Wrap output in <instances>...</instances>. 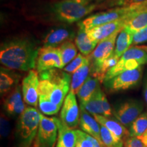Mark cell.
<instances>
[{
    "label": "cell",
    "mask_w": 147,
    "mask_h": 147,
    "mask_svg": "<svg viewBox=\"0 0 147 147\" xmlns=\"http://www.w3.org/2000/svg\"><path fill=\"white\" fill-rule=\"evenodd\" d=\"M0 133H1V138L8 137L9 134L11 131V126L10 123V121L4 114H1V119H0Z\"/></svg>",
    "instance_id": "cell-32"
},
{
    "label": "cell",
    "mask_w": 147,
    "mask_h": 147,
    "mask_svg": "<svg viewBox=\"0 0 147 147\" xmlns=\"http://www.w3.org/2000/svg\"><path fill=\"white\" fill-rule=\"evenodd\" d=\"M29 147H44V146H42L41 144H40L39 143L37 142L36 140H35L34 142H33V144L31 145L30 146H29Z\"/></svg>",
    "instance_id": "cell-41"
},
{
    "label": "cell",
    "mask_w": 147,
    "mask_h": 147,
    "mask_svg": "<svg viewBox=\"0 0 147 147\" xmlns=\"http://www.w3.org/2000/svg\"><path fill=\"white\" fill-rule=\"evenodd\" d=\"M102 90L101 89L100 86H99L92 95L90 100L83 106H80V107L85 109L92 116L95 115H103L102 108Z\"/></svg>",
    "instance_id": "cell-25"
},
{
    "label": "cell",
    "mask_w": 147,
    "mask_h": 147,
    "mask_svg": "<svg viewBox=\"0 0 147 147\" xmlns=\"http://www.w3.org/2000/svg\"><path fill=\"white\" fill-rule=\"evenodd\" d=\"M20 75L12 69L1 67L0 71V93L1 96L8 94L18 85Z\"/></svg>",
    "instance_id": "cell-19"
},
{
    "label": "cell",
    "mask_w": 147,
    "mask_h": 147,
    "mask_svg": "<svg viewBox=\"0 0 147 147\" xmlns=\"http://www.w3.org/2000/svg\"><path fill=\"white\" fill-rule=\"evenodd\" d=\"M147 129V112L143 113L129 126V136L139 137Z\"/></svg>",
    "instance_id": "cell-27"
},
{
    "label": "cell",
    "mask_w": 147,
    "mask_h": 147,
    "mask_svg": "<svg viewBox=\"0 0 147 147\" xmlns=\"http://www.w3.org/2000/svg\"><path fill=\"white\" fill-rule=\"evenodd\" d=\"M89 1H91V3H96L97 5H99L100 3H103L104 2H105L107 0H89Z\"/></svg>",
    "instance_id": "cell-40"
},
{
    "label": "cell",
    "mask_w": 147,
    "mask_h": 147,
    "mask_svg": "<svg viewBox=\"0 0 147 147\" xmlns=\"http://www.w3.org/2000/svg\"><path fill=\"white\" fill-rule=\"evenodd\" d=\"M100 80L97 78L91 75L89 76L77 93L80 106H83L90 100L97 88L100 86Z\"/></svg>",
    "instance_id": "cell-23"
},
{
    "label": "cell",
    "mask_w": 147,
    "mask_h": 147,
    "mask_svg": "<svg viewBox=\"0 0 147 147\" xmlns=\"http://www.w3.org/2000/svg\"><path fill=\"white\" fill-rule=\"evenodd\" d=\"M134 33L124 27L119 32L116 40L115 54L121 58V57L129 49V47L133 44Z\"/></svg>",
    "instance_id": "cell-24"
},
{
    "label": "cell",
    "mask_w": 147,
    "mask_h": 147,
    "mask_svg": "<svg viewBox=\"0 0 147 147\" xmlns=\"http://www.w3.org/2000/svg\"><path fill=\"white\" fill-rule=\"evenodd\" d=\"M58 123L56 117H45L40 113V121L36 140L44 147H54L57 138Z\"/></svg>",
    "instance_id": "cell-8"
},
{
    "label": "cell",
    "mask_w": 147,
    "mask_h": 147,
    "mask_svg": "<svg viewBox=\"0 0 147 147\" xmlns=\"http://www.w3.org/2000/svg\"><path fill=\"white\" fill-rule=\"evenodd\" d=\"M76 140L75 147H93V142L89 134L80 129H76Z\"/></svg>",
    "instance_id": "cell-31"
},
{
    "label": "cell",
    "mask_w": 147,
    "mask_h": 147,
    "mask_svg": "<svg viewBox=\"0 0 147 147\" xmlns=\"http://www.w3.org/2000/svg\"><path fill=\"white\" fill-rule=\"evenodd\" d=\"M86 59L87 57L84 56L81 53L78 54L70 63H69L64 67L63 70L68 74H74L83 64Z\"/></svg>",
    "instance_id": "cell-30"
},
{
    "label": "cell",
    "mask_w": 147,
    "mask_h": 147,
    "mask_svg": "<svg viewBox=\"0 0 147 147\" xmlns=\"http://www.w3.org/2000/svg\"><path fill=\"white\" fill-rule=\"evenodd\" d=\"M39 82L40 78L38 71L32 69L29 71V73L23 78L22 82V92L24 102L33 107H36L38 104Z\"/></svg>",
    "instance_id": "cell-13"
},
{
    "label": "cell",
    "mask_w": 147,
    "mask_h": 147,
    "mask_svg": "<svg viewBox=\"0 0 147 147\" xmlns=\"http://www.w3.org/2000/svg\"><path fill=\"white\" fill-rule=\"evenodd\" d=\"M142 71V66L132 70L123 71L107 81L104 82L105 89L111 93L133 89L140 82Z\"/></svg>",
    "instance_id": "cell-6"
},
{
    "label": "cell",
    "mask_w": 147,
    "mask_h": 147,
    "mask_svg": "<svg viewBox=\"0 0 147 147\" xmlns=\"http://www.w3.org/2000/svg\"><path fill=\"white\" fill-rule=\"evenodd\" d=\"M93 117L99 123L107 128L118 138L123 140L124 139L126 140L129 137V131L127 129L117 120H113L109 117L100 115H93Z\"/></svg>",
    "instance_id": "cell-18"
},
{
    "label": "cell",
    "mask_w": 147,
    "mask_h": 147,
    "mask_svg": "<svg viewBox=\"0 0 147 147\" xmlns=\"http://www.w3.org/2000/svg\"><path fill=\"white\" fill-rule=\"evenodd\" d=\"M102 108L103 112V115L107 117H110L113 115L112 113V109L110 108V104L108 102V100L106 97L105 93L103 92L102 95Z\"/></svg>",
    "instance_id": "cell-35"
},
{
    "label": "cell",
    "mask_w": 147,
    "mask_h": 147,
    "mask_svg": "<svg viewBox=\"0 0 147 147\" xmlns=\"http://www.w3.org/2000/svg\"><path fill=\"white\" fill-rule=\"evenodd\" d=\"M127 0H107L102 3L103 8L113 6H123Z\"/></svg>",
    "instance_id": "cell-36"
},
{
    "label": "cell",
    "mask_w": 147,
    "mask_h": 147,
    "mask_svg": "<svg viewBox=\"0 0 147 147\" xmlns=\"http://www.w3.org/2000/svg\"><path fill=\"white\" fill-rule=\"evenodd\" d=\"M100 134L103 144L106 147H123V140L114 136L107 128L102 125H100Z\"/></svg>",
    "instance_id": "cell-28"
},
{
    "label": "cell",
    "mask_w": 147,
    "mask_h": 147,
    "mask_svg": "<svg viewBox=\"0 0 147 147\" xmlns=\"http://www.w3.org/2000/svg\"><path fill=\"white\" fill-rule=\"evenodd\" d=\"M57 145L60 147H75L76 140V131L64 124L61 119H57Z\"/></svg>",
    "instance_id": "cell-21"
},
{
    "label": "cell",
    "mask_w": 147,
    "mask_h": 147,
    "mask_svg": "<svg viewBox=\"0 0 147 147\" xmlns=\"http://www.w3.org/2000/svg\"><path fill=\"white\" fill-rule=\"evenodd\" d=\"M119 32L115 33L97 44L96 48L89 56L91 63V71H94L109 57L115 51L116 40Z\"/></svg>",
    "instance_id": "cell-11"
},
{
    "label": "cell",
    "mask_w": 147,
    "mask_h": 147,
    "mask_svg": "<svg viewBox=\"0 0 147 147\" xmlns=\"http://www.w3.org/2000/svg\"><path fill=\"white\" fill-rule=\"evenodd\" d=\"M79 125L84 132L96 138L99 142L103 144L100 134V124L82 107H80Z\"/></svg>",
    "instance_id": "cell-17"
},
{
    "label": "cell",
    "mask_w": 147,
    "mask_h": 147,
    "mask_svg": "<svg viewBox=\"0 0 147 147\" xmlns=\"http://www.w3.org/2000/svg\"><path fill=\"white\" fill-rule=\"evenodd\" d=\"M40 48L36 40L18 36L3 41L0 47V62L12 70L30 71L36 67Z\"/></svg>",
    "instance_id": "cell-1"
},
{
    "label": "cell",
    "mask_w": 147,
    "mask_h": 147,
    "mask_svg": "<svg viewBox=\"0 0 147 147\" xmlns=\"http://www.w3.org/2000/svg\"><path fill=\"white\" fill-rule=\"evenodd\" d=\"M123 147H147L137 137H129L124 142Z\"/></svg>",
    "instance_id": "cell-34"
},
{
    "label": "cell",
    "mask_w": 147,
    "mask_h": 147,
    "mask_svg": "<svg viewBox=\"0 0 147 147\" xmlns=\"http://www.w3.org/2000/svg\"><path fill=\"white\" fill-rule=\"evenodd\" d=\"M138 138L140 140L142 141V142L147 146V129L142 136H139Z\"/></svg>",
    "instance_id": "cell-39"
},
{
    "label": "cell",
    "mask_w": 147,
    "mask_h": 147,
    "mask_svg": "<svg viewBox=\"0 0 147 147\" xmlns=\"http://www.w3.org/2000/svg\"><path fill=\"white\" fill-rule=\"evenodd\" d=\"M146 4H147V2H146Z\"/></svg>",
    "instance_id": "cell-44"
},
{
    "label": "cell",
    "mask_w": 147,
    "mask_h": 147,
    "mask_svg": "<svg viewBox=\"0 0 147 147\" xmlns=\"http://www.w3.org/2000/svg\"><path fill=\"white\" fill-rule=\"evenodd\" d=\"M147 26L146 2L140 3L138 8L129 16L125 27L134 34Z\"/></svg>",
    "instance_id": "cell-16"
},
{
    "label": "cell",
    "mask_w": 147,
    "mask_h": 147,
    "mask_svg": "<svg viewBox=\"0 0 147 147\" xmlns=\"http://www.w3.org/2000/svg\"><path fill=\"white\" fill-rule=\"evenodd\" d=\"M3 108L7 114L12 117L21 115L25 110V105L23 100L21 85H18L8 93L3 103Z\"/></svg>",
    "instance_id": "cell-15"
},
{
    "label": "cell",
    "mask_w": 147,
    "mask_h": 147,
    "mask_svg": "<svg viewBox=\"0 0 147 147\" xmlns=\"http://www.w3.org/2000/svg\"><path fill=\"white\" fill-rule=\"evenodd\" d=\"M38 105H39L40 111L47 115H56L61 107L51 102L50 99L48 97L44 96H39Z\"/></svg>",
    "instance_id": "cell-29"
},
{
    "label": "cell",
    "mask_w": 147,
    "mask_h": 147,
    "mask_svg": "<svg viewBox=\"0 0 147 147\" xmlns=\"http://www.w3.org/2000/svg\"><path fill=\"white\" fill-rule=\"evenodd\" d=\"M147 42V26L134 34L133 44L135 45Z\"/></svg>",
    "instance_id": "cell-33"
},
{
    "label": "cell",
    "mask_w": 147,
    "mask_h": 147,
    "mask_svg": "<svg viewBox=\"0 0 147 147\" xmlns=\"http://www.w3.org/2000/svg\"><path fill=\"white\" fill-rule=\"evenodd\" d=\"M56 147H60L59 146V145H57V146H56Z\"/></svg>",
    "instance_id": "cell-43"
},
{
    "label": "cell",
    "mask_w": 147,
    "mask_h": 147,
    "mask_svg": "<svg viewBox=\"0 0 147 147\" xmlns=\"http://www.w3.org/2000/svg\"><path fill=\"white\" fill-rule=\"evenodd\" d=\"M90 72H91V63L88 56L83 64L71 76L70 91L77 95L79 89L89 77Z\"/></svg>",
    "instance_id": "cell-20"
},
{
    "label": "cell",
    "mask_w": 147,
    "mask_h": 147,
    "mask_svg": "<svg viewBox=\"0 0 147 147\" xmlns=\"http://www.w3.org/2000/svg\"><path fill=\"white\" fill-rule=\"evenodd\" d=\"M40 113L33 107H27L20 115L16 134L19 147H29L36 140L39 128Z\"/></svg>",
    "instance_id": "cell-3"
},
{
    "label": "cell",
    "mask_w": 147,
    "mask_h": 147,
    "mask_svg": "<svg viewBox=\"0 0 147 147\" xmlns=\"http://www.w3.org/2000/svg\"><path fill=\"white\" fill-rule=\"evenodd\" d=\"M145 2H147V0H127V1H126L125 5L140 4V3H142Z\"/></svg>",
    "instance_id": "cell-38"
},
{
    "label": "cell",
    "mask_w": 147,
    "mask_h": 147,
    "mask_svg": "<svg viewBox=\"0 0 147 147\" xmlns=\"http://www.w3.org/2000/svg\"><path fill=\"white\" fill-rule=\"evenodd\" d=\"M147 64V53L141 47H132L128 49L112 69L106 74L104 82L113 78L123 71L132 70Z\"/></svg>",
    "instance_id": "cell-4"
},
{
    "label": "cell",
    "mask_w": 147,
    "mask_h": 147,
    "mask_svg": "<svg viewBox=\"0 0 147 147\" xmlns=\"http://www.w3.org/2000/svg\"><path fill=\"white\" fill-rule=\"evenodd\" d=\"M61 120L69 127L74 129L79 124L80 113L76 94L69 91L66 96L61 112Z\"/></svg>",
    "instance_id": "cell-14"
},
{
    "label": "cell",
    "mask_w": 147,
    "mask_h": 147,
    "mask_svg": "<svg viewBox=\"0 0 147 147\" xmlns=\"http://www.w3.org/2000/svg\"><path fill=\"white\" fill-rule=\"evenodd\" d=\"M77 33L74 28L68 24H62L51 28L44 36V47H56L67 41H72Z\"/></svg>",
    "instance_id": "cell-9"
},
{
    "label": "cell",
    "mask_w": 147,
    "mask_h": 147,
    "mask_svg": "<svg viewBox=\"0 0 147 147\" xmlns=\"http://www.w3.org/2000/svg\"><path fill=\"white\" fill-rule=\"evenodd\" d=\"M142 47L144 49L145 51H146V52L147 53V46H144V47Z\"/></svg>",
    "instance_id": "cell-42"
},
{
    "label": "cell",
    "mask_w": 147,
    "mask_h": 147,
    "mask_svg": "<svg viewBox=\"0 0 147 147\" xmlns=\"http://www.w3.org/2000/svg\"><path fill=\"white\" fill-rule=\"evenodd\" d=\"M78 28L75 38V44L80 53L84 56L88 57L95 50L97 44L89 39L85 29L80 26H78Z\"/></svg>",
    "instance_id": "cell-22"
},
{
    "label": "cell",
    "mask_w": 147,
    "mask_h": 147,
    "mask_svg": "<svg viewBox=\"0 0 147 147\" xmlns=\"http://www.w3.org/2000/svg\"><path fill=\"white\" fill-rule=\"evenodd\" d=\"M143 97H144V102L147 106V73L145 76L144 80V85H143Z\"/></svg>",
    "instance_id": "cell-37"
},
{
    "label": "cell",
    "mask_w": 147,
    "mask_h": 147,
    "mask_svg": "<svg viewBox=\"0 0 147 147\" xmlns=\"http://www.w3.org/2000/svg\"><path fill=\"white\" fill-rule=\"evenodd\" d=\"M143 109L144 106L142 102L129 100L119 104L114 110L113 115L121 124L125 127H129L142 114Z\"/></svg>",
    "instance_id": "cell-7"
},
{
    "label": "cell",
    "mask_w": 147,
    "mask_h": 147,
    "mask_svg": "<svg viewBox=\"0 0 147 147\" xmlns=\"http://www.w3.org/2000/svg\"><path fill=\"white\" fill-rule=\"evenodd\" d=\"M139 4H134L115 7L104 12L92 14L82 21L78 22V25L86 29V31H87L93 27L118 21L121 18L126 17L134 10H136Z\"/></svg>",
    "instance_id": "cell-5"
},
{
    "label": "cell",
    "mask_w": 147,
    "mask_h": 147,
    "mask_svg": "<svg viewBox=\"0 0 147 147\" xmlns=\"http://www.w3.org/2000/svg\"><path fill=\"white\" fill-rule=\"evenodd\" d=\"M130 14H129L126 17L118 20V21L93 27V28L87 30V35L89 39L91 41L98 44L102 40L106 39L108 37L115 34V33L120 32L125 26L127 18Z\"/></svg>",
    "instance_id": "cell-12"
},
{
    "label": "cell",
    "mask_w": 147,
    "mask_h": 147,
    "mask_svg": "<svg viewBox=\"0 0 147 147\" xmlns=\"http://www.w3.org/2000/svg\"><path fill=\"white\" fill-rule=\"evenodd\" d=\"M97 5L89 0H60L49 4L46 11L52 21L70 25L89 14Z\"/></svg>",
    "instance_id": "cell-2"
},
{
    "label": "cell",
    "mask_w": 147,
    "mask_h": 147,
    "mask_svg": "<svg viewBox=\"0 0 147 147\" xmlns=\"http://www.w3.org/2000/svg\"><path fill=\"white\" fill-rule=\"evenodd\" d=\"M63 67H65L76 57L77 48L72 41H67L58 47Z\"/></svg>",
    "instance_id": "cell-26"
},
{
    "label": "cell",
    "mask_w": 147,
    "mask_h": 147,
    "mask_svg": "<svg viewBox=\"0 0 147 147\" xmlns=\"http://www.w3.org/2000/svg\"><path fill=\"white\" fill-rule=\"evenodd\" d=\"M54 68H63L58 48L51 47L40 48L37 58V71L40 73Z\"/></svg>",
    "instance_id": "cell-10"
}]
</instances>
